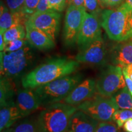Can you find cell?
Instances as JSON below:
<instances>
[{
	"label": "cell",
	"instance_id": "6da1fadb",
	"mask_svg": "<svg viewBox=\"0 0 132 132\" xmlns=\"http://www.w3.org/2000/svg\"><path fill=\"white\" fill-rule=\"evenodd\" d=\"M80 62L67 57H54L40 64L21 78L24 88L35 89L76 72Z\"/></svg>",
	"mask_w": 132,
	"mask_h": 132
},
{
	"label": "cell",
	"instance_id": "7a4b0ae2",
	"mask_svg": "<svg viewBox=\"0 0 132 132\" xmlns=\"http://www.w3.org/2000/svg\"><path fill=\"white\" fill-rule=\"evenodd\" d=\"M132 12L125 5L113 9H104L101 12L102 27L112 40L122 42L132 39Z\"/></svg>",
	"mask_w": 132,
	"mask_h": 132
},
{
	"label": "cell",
	"instance_id": "3957f363",
	"mask_svg": "<svg viewBox=\"0 0 132 132\" xmlns=\"http://www.w3.org/2000/svg\"><path fill=\"white\" fill-rule=\"evenodd\" d=\"M30 44L18 51L1 52V78H22L29 72L36 61V54Z\"/></svg>",
	"mask_w": 132,
	"mask_h": 132
},
{
	"label": "cell",
	"instance_id": "277c9868",
	"mask_svg": "<svg viewBox=\"0 0 132 132\" xmlns=\"http://www.w3.org/2000/svg\"><path fill=\"white\" fill-rule=\"evenodd\" d=\"M76 106L57 102L47 105L39 114L37 120L44 132H67Z\"/></svg>",
	"mask_w": 132,
	"mask_h": 132
},
{
	"label": "cell",
	"instance_id": "5b68a950",
	"mask_svg": "<svg viewBox=\"0 0 132 132\" xmlns=\"http://www.w3.org/2000/svg\"><path fill=\"white\" fill-rule=\"evenodd\" d=\"M80 74L69 75L34 89L41 106H47L63 100L82 81Z\"/></svg>",
	"mask_w": 132,
	"mask_h": 132
},
{
	"label": "cell",
	"instance_id": "8992f818",
	"mask_svg": "<svg viewBox=\"0 0 132 132\" xmlns=\"http://www.w3.org/2000/svg\"><path fill=\"white\" fill-rule=\"evenodd\" d=\"M78 110L85 112L98 122H111L114 112L119 110L111 97L97 94L77 106Z\"/></svg>",
	"mask_w": 132,
	"mask_h": 132
},
{
	"label": "cell",
	"instance_id": "52a82bcc",
	"mask_svg": "<svg viewBox=\"0 0 132 132\" xmlns=\"http://www.w3.org/2000/svg\"><path fill=\"white\" fill-rule=\"evenodd\" d=\"M122 68L118 65H109L96 81L97 93L103 96H111L126 86Z\"/></svg>",
	"mask_w": 132,
	"mask_h": 132
},
{
	"label": "cell",
	"instance_id": "ba28073f",
	"mask_svg": "<svg viewBox=\"0 0 132 132\" xmlns=\"http://www.w3.org/2000/svg\"><path fill=\"white\" fill-rule=\"evenodd\" d=\"M86 13L84 7L69 6L67 8L63 28V41L66 47H72L77 44Z\"/></svg>",
	"mask_w": 132,
	"mask_h": 132
},
{
	"label": "cell",
	"instance_id": "9c48e42d",
	"mask_svg": "<svg viewBox=\"0 0 132 132\" xmlns=\"http://www.w3.org/2000/svg\"><path fill=\"white\" fill-rule=\"evenodd\" d=\"M61 15L53 10L45 12H36L28 19L25 23L44 31L55 41L58 34Z\"/></svg>",
	"mask_w": 132,
	"mask_h": 132
},
{
	"label": "cell",
	"instance_id": "30bf717a",
	"mask_svg": "<svg viewBox=\"0 0 132 132\" xmlns=\"http://www.w3.org/2000/svg\"><path fill=\"white\" fill-rule=\"evenodd\" d=\"M108 50L106 44L100 38L80 49L75 56V60L79 62L102 65L106 63Z\"/></svg>",
	"mask_w": 132,
	"mask_h": 132
},
{
	"label": "cell",
	"instance_id": "8fae6325",
	"mask_svg": "<svg viewBox=\"0 0 132 132\" xmlns=\"http://www.w3.org/2000/svg\"><path fill=\"white\" fill-rule=\"evenodd\" d=\"M101 27V20L98 15L86 12L77 38V44L79 48L102 38Z\"/></svg>",
	"mask_w": 132,
	"mask_h": 132
},
{
	"label": "cell",
	"instance_id": "7c38bea8",
	"mask_svg": "<svg viewBox=\"0 0 132 132\" xmlns=\"http://www.w3.org/2000/svg\"><path fill=\"white\" fill-rule=\"evenodd\" d=\"M96 91V81L93 78H87L81 81L72 90L64 99V102L77 106L93 97Z\"/></svg>",
	"mask_w": 132,
	"mask_h": 132
},
{
	"label": "cell",
	"instance_id": "4fadbf2b",
	"mask_svg": "<svg viewBox=\"0 0 132 132\" xmlns=\"http://www.w3.org/2000/svg\"><path fill=\"white\" fill-rule=\"evenodd\" d=\"M15 103L23 118L37 110L41 106L34 89L24 88L16 92Z\"/></svg>",
	"mask_w": 132,
	"mask_h": 132
},
{
	"label": "cell",
	"instance_id": "5bb4252c",
	"mask_svg": "<svg viewBox=\"0 0 132 132\" xmlns=\"http://www.w3.org/2000/svg\"><path fill=\"white\" fill-rule=\"evenodd\" d=\"M99 122L85 112L78 110L71 117L67 132H94Z\"/></svg>",
	"mask_w": 132,
	"mask_h": 132
},
{
	"label": "cell",
	"instance_id": "9a60e30c",
	"mask_svg": "<svg viewBox=\"0 0 132 132\" xmlns=\"http://www.w3.org/2000/svg\"><path fill=\"white\" fill-rule=\"evenodd\" d=\"M110 60L122 68L132 65V39L119 42L111 50Z\"/></svg>",
	"mask_w": 132,
	"mask_h": 132
},
{
	"label": "cell",
	"instance_id": "2e32d148",
	"mask_svg": "<svg viewBox=\"0 0 132 132\" xmlns=\"http://www.w3.org/2000/svg\"><path fill=\"white\" fill-rule=\"evenodd\" d=\"M26 39L31 46L39 50H48L55 47V42L44 31L25 23Z\"/></svg>",
	"mask_w": 132,
	"mask_h": 132
},
{
	"label": "cell",
	"instance_id": "e0dca14e",
	"mask_svg": "<svg viewBox=\"0 0 132 132\" xmlns=\"http://www.w3.org/2000/svg\"><path fill=\"white\" fill-rule=\"evenodd\" d=\"M27 18L22 12L12 13L2 1L0 7V33L5 31L18 24H24Z\"/></svg>",
	"mask_w": 132,
	"mask_h": 132
},
{
	"label": "cell",
	"instance_id": "ac0fdd59",
	"mask_svg": "<svg viewBox=\"0 0 132 132\" xmlns=\"http://www.w3.org/2000/svg\"><path fill=\"white\" fill-rule=\"evenodd\" d=\"M21 118H23L15 102H9L1 106L0 110V131L11 127Z\"/></svg>",
	"mask_w": 132,
	"mask_h": 132
},
{
	"label": "cell",
	"instance_id": "d6986e66",
	"mask_svg": "<svg viewBox=\"0 0 132 132\" xmlns=\"http://www.w3.org/2000/svg\"><path fill=\"white\" fill-rule=\"evenodd\" d=\"M1 132H44L38 122L32 119H25L20 120L11 127Z\"/></svg>",
	"mask_w": 132,
	"mask_h": 132
},
{
	"label": "cell",
	"instance_id": "ffe728a7",
	"mask_svg": "<svg viewBox=\"0 0 132 132\" xmlns=\"http://www.w3.org/2000/svg\"><path fill=\"white\" fill-rule=\"evenodd\" d=\"M13 80L1 77L0 80V104L1 106L9 102H14L15 85Z\"/></svg>",
	"mask_w": 132,
	"mask_h": 132
},
{
	"label": "cell",
	"instance_id": "44dd1931",
	"mask_svg": "<svg viewBox=\"0 0 132 132\" xmlns=\"http://www.w3.org/2000/svg\"><path fill=\"white\" fill-rule=\"evenodd\" d=\"M111 97L116 104L119 110H132V96L127 86Z\"/></svg>",
	"mask_w": 132,
	"mask_h": 132
},
{
	"label": "cell",
	"instance_id": "7402d4cb",
	"mask_svg": "<svg viewBox=\"0 0 132 132\" xmlns=\"http://www.w3.org/2000/svg\"><path fill=\"white\" fill-rule=\"evenodd\" d=\"M26 28L24 24H18L10 28L3 33L5 44L18 39H26Z\"/></svg>",
	"mask_w": 132,
	"mask_h": 132
},
{
	"label": "cell",
	"instance_id": "603a6c76",
	"mask_svg": "<svg viewBox=\"0 0 132 132\" xmlns=\"http://www.w3.org/2000/svg\"><path fill=\"white\" fill-rule=\"evenodd\" d=\"M132 119V110H118L114 113L113 120L119 128L122 127L127 120Z\"/></svg>",
	"mask_w": 132,
	"mask_h": 132
},
{
	"label": "cell",
	"instance_id": "cb8c5ba5",
	"mask_svg": "<svg viewBox=\"0 0 132 132\" xmlns=\"http://www.w3.org/2000/svg\"><path fill=\"white\" fill-rule=\"evenodd\" d=\"M29 43L26 39H18L6 44L4 50L3 52H12L18 51L25 47Z\"/></svg>",
	"mask_w": 132,
	"mask_h": 132
},
{
	"label": "cell",
	"instance_id": "d4e9b609",
	"mask_svg": "<svg viewBox=\"0 0 132 132\" xmlns=\"http://www.w3.org/2000/svg\"><path fill=\"white\" fill-rule=\"evenodd\" d=\"M84 7L87 12L98 14L101 13V4L100 0H85Z\"/></svg>",
	"mask_w": 132,
	"mask_h": 132
},
{
	"label": "cell",
	"instance_id": "484cf974",
	"mask_svg": "<svg viewBox=\"0 0 132 132\" xmlns=\"http://www.w3.org/2000/svg\"><path fill=\"white\" fill-rule=\"evenodd\" d=\"M39 1V0H24L21 12L26 16L27 20L31 15L36 12Z\"/></svg>",
	"mask_w": 132,
	"mask_h": 132
},
{
	"label": "cell",
	"instance_id": "4316f807",
	"mask_svg": "<svg viewBox=\"0 0 132 132\" xmlns=\"http://www.w3.org/2000/svg\"><path fill=\"white\" fill-rule=\"evenodd\" d=\"M119 128L114 121L100 122L94 132H119Z\"/></svg>",
	"mask_w": 132,
	"mask_h": 132
},
{
	"label": "cell",
	"instance_id": "83f0119b",
	"mask_svg": "<svg viewBox=\"0 0 132 132\" xmlns=\"http://www.w3.org/2000/svg\"><path fill=\"white\" fill-rule=\"evenodd\" d=\"M6 4L12 13L20 12L22 11L24 0H5Z\"/></svg>",
	"mask_w": 132,
	"mask_h": 132
},
{
	"label": "cell",
	"instance_id": "f1b7e54d",
	"mask_svg": "<svg viewBox=\"0 0 132 132\" xmlns=\"http://www.w3.org/2000/svg\"><path fill=\"white\" fill-rule=\"evenodd\" d=\"M67 4V0H49V9L57 12H63Z\"/></svg>",
	"mask_w": 132,
	"mask_h": 132
},
{
	"label": "cell",
	"instance_id": "f546056e",
	"mask_svg": "<svg viewBox=\"0 0 132 132\" xmlns=\"http://www.w3.org/2000/svg\"><path fill=\"white\" fill-rule=\"evenodd\" d=\"M102 8L113 9L118 7L125 2V0H100Z\"/></svg>",
	"mask_w": 132,
	"mask_h": 132
},
{
	"label": "cell",
	"instance_id": "4dcf8cb0",
	"mask_svg": "<svg viewBox=\"0 0 132 132\" xmlns=\"http://www.w3.org/2000/svg\"><path fill=\"white\" fill-rule=\"evenodd\" d=\"M48 1L49 0H39L36 12H45L50 10Z\"/></svg>",
	"mask_w": 132,
	"mask_h": 132
},
{
	"label": "cell",
	"instance_id": "1f68e13d",
	"mask_svg": "<svg viewBox=\"0 0 132 132\" xmlns=\"http://www.w3.org/2000/svg\"><path fill=\"white\" fill-rule=\"evenodd\" d=\"M122 71H123V76H124L125 82H126L127 87V88H128V90H129L130 94H131L132 96V80L130 78L129 76L128 75L126 70H125V68H123V67L122 68Z\"/></svg>",
	"mask_w": 132,
	"mask_h": 132
},
{
	"label": "cell",
	"instance_id": "d6a6232c",
	"mask_svg": "<svg viewBox=\"0 0 132 132\" xmlns=\"http://www.w3.org/2000/svg\"><path fill=\"white\" fill-rule=\"evenodd\" d=\"M85 0H67V4L69 6H73L76 7H84Z\"/></svg>",
	"mask_w": 132,
	"mask_h": 132
},
{
	"label": "cell",
	"instance_id": "836d02e7",
	"mask_svg": "<svg viewBox=\"0 0 132 132\" xmlns=\"http://www.w3.org/2000/svg\"><path fill=\"white\" fill-rule=\"evenodd\" d=\"M122 127L125 132H132V119L127 120Z\"/></svg>",
	"mask_w": 132,
	"mask_h": 132
},
{
	"label": "cell",
	"instance_id": "e575fe53",
	"mask_svg": "<svg viewBox=\"0 0 132 132\" xmlns=\"http://www.w3.org/2000/svg\"><path fill=\"white\" fill-rule=\"evenodd\" d=\"M5 45H6V44H5L4 37H3V34L0 33V51L1 52H3L4 50Z\"/></svg>",
	"mask_w": 132,
	"mask_h": 132
},
{
	"label": "cell",
	"instance_id": "d590c367",
	"mask_svg": "<svg viewBox=\"0 0 132 132\" xmlns=\"http://www.w3.org/2000/svg\"><path fill=\"white\" fill-rule=\"evenodd\" d=\"M123 68H125L128 75L129 76L130 78L132 80V65H129L127 66V67H123Z\"/></svg>",
	"mask_w": 132,
	"mask_h": 132
},
{
	"label": "cell",
	"instance_id": "8d00e7d4",
	"mask_svg": "<svg viewBox=\"0 0 132 132\" xmlns=\"http://www.w3.org/2000/svg\"><path fill=\"white\" fill-rule=\"evenodd\" d=\"M123 4L125 5L132 12V0H125Z\"/></svg>",
	"mask_w": 132,
	"mask_h": 132
},
{
	"label": "cell",
	"instance_id": "74e56055",
	"mask_svg": "<svg viewBox=\"0 0 132 132\" xmlns=\"http://www.w3.org/2000/svg\"><path fill=\"white\" fill-rule=\"evenodd\" d=\"M131 25H132V15H131Z\"/></svg>",
	"mask_w": 132,
	"mask_h": 132
}]
</instances>
